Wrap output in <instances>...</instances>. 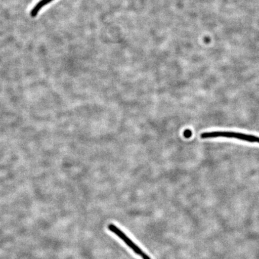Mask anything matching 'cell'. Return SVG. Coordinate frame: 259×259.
Returning a JSON list of instances; mask_svg holds the SVG:
<instances>
[{
  "instance_id": "1",
  "label": "cell",
  "mask_w": 259,
  "mask_h": 259,
  "mask_svg": "<svg viewBox=\"0 0 259 259\" xmlns=\"http://www.w3.org/2000/svg\"><path fill=\"white\" fill-rule=\"evenodd\" d=\"M53 1L54 0H40V1L38 2L37 4L35 5L34 7L32 9L30 12L31 17H35L42 8Z\"/></svg>"
},
{
  "instance_id": "2",
  "label": "cell",
  "mask_w": 259,
  "mask_h": 259,
  "mask_svg": "<svg viewBox=\"0 0 259 259\" xmlns=\"http://www.w3.org/2000/svg\"><path fill=\"white\" fill-rule=\"evenodd\" d=\"M184 135L186 138H189L192 137V133L190 131V130H186V131L184 133Z\"/></svg>"
}]
</instances>
